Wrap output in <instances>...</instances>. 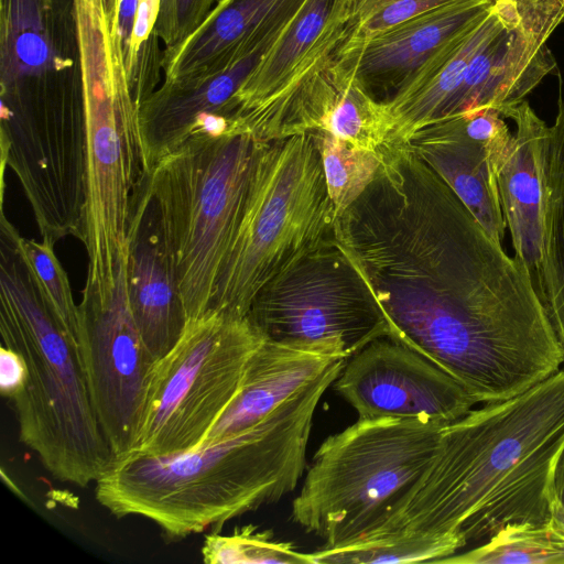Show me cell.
I'll return each mask as SVG.
<instances>
[{
  "label": "cell",
  "instance_id": "6da1fadb",
  "mask_svg": "<svg viewBox=\"0 0 564 564\" xmlns=\"http://www.w3.org/2000/svg\"><path fill=\"white\" fill-rule=\"evenodd\" d=\"M334 230L378 301L388 337L478 402L521 391L557 354L530 274L408 143L380 153L375 178Z\"/></svg>",
  "mask_w": 564,
  "mask_h": 564
},
{
  "label": "cell",
  "instance_id": "7a4b0ae2",
  "mask_svg": "<svg viewBox=\"0 0 564 564\" xmlns=\"http://www.w3.org/2000/svg\"><path fill=\"white\" fill-rule=\"evenodd\" d=\"M563 449L564 368L445 425L401 508L369 536L423 532L449 538L463 552L507 527L549 523L552 475Z\"/></svg>",
  "mask_w": 564,
  "mask_h": 564
},
{
  "label": "cell",
  "instance_id": "3957f363",
  "mask_svg": "<svg viewBox=\"0 0 564 564\" xmlns=\"http://www.w3.org/2000/svg\"><path fill=\"white\" fill-rule=\"evenodd\" d=\"M345 360L251 427L173 454L133 452L96 481V499L117 518L142 517L173 539L221 528L279 501L297 486L315 410Z\"/></svg>",
  "mask_w": 564,
  "mask_h": 564
},
{
  "label": "cell",
  "instance_id": "277c9868",
  "mask_svg": "<svg viewBox=\"0 0 564 564\" xmlns=\"http://www.w3.org/2000/svg\"><path fill=\"white\" fill-rule=\"evenodd\" d=\"M19 230L0 220V334L26 368L10 400L20 441L56 479L86 487L115 456L93 409L77 345L41 299L20 250Z\"/></svg>",
  "mask_w": 564,
  "mask_h": 564
},
{
  "label": "cell",
  "instance_id": "5b68a950",
  "mask_svg": "<svg viewBox=\"0 0 564 564\" xmlns=\"http://www.w3.org/2000/svg\"><path fill=\"white\" fill-rule=\"evenodd\" d=\"M445 425L358 419L317 448L291 516L336 546L369 536L401 508L431 463Z\"/></svg>",
  "mask_w": 564,
  "mask_h": 564
},
{
  "label": "cell",
  "instance_id": "8992f818",
  "mask_svg": "<svg viewBox=\"0 0 564 564\" xmlns=\"http://www.w3.org/2000/svg\"><path fill=\"white\" fill-rule=\"evenodd\" d=\"M335 221L315 132L258 143L240 224L210 308L247 316L268 281L335 237Z\"/></svg>",
  "mask_w": 564,
  "mask_h": 564
},
{
  "label": "cell",
  "instance_id": "52a82bcc",
  "mask_svg": "<svg viewBox=\"0 0 564 564\" xmlns=\"http://www.w3.org/2000/svg\"><path fill=\"white\" fill-rule=\"evenodd\" d=\"M258 142L196 131L148 172L188 318L212 306L242 216Z\"/></svg>",
  "mask_w": 564,
  "mask_h": 564
},
{
  "label": "cell",
  "instance_id": "ba28073f",
  "mask_svg": "<svg viewBox=\"0 0 564 564\" xmlns=\"http://www.w3.org/2000/svg\"><path fill=\"white\" fill-rule=\"evenodd\" d=\"M263 340L248 316L209 308L188 318L175 346L154 364L134 452L164 455L198 446L235 399Z\"/></svg>",
  "mask_w": 564,
  "mask_h": 564
},
{
  "label": "cell",
  "instance_id": "9c48e42d",
  "mask_svg": "<svg viewBox=\"0 0 564 564\" xmlns=\"http://www.w3.org/2000/svg\"><path fill=\"white\" fill-rule=\"evenodd\" d=\"M247 316L267 340L335 358L389 336L378 301L335 237L268 281Z\"/></svg>",
  "mask_w": 564,
  "mask_h": 564
},
{
  "label": "cell",
  "instance_id": "30bf717a",
  "mask_svg": "<svg viewBox=\"0 0 564 564\" xmlns=\"http://www.w3.org/2000/svg\"><path fill=\"white\" fill-rule=\"evenodd\" d=\"M127 254L110 296H82L78 354L101 432L115 460L135 451L155 364L133 319Z\"/></svg>",
  "mask_w": 564,
  "mask_h": 564
},
{
  "label": "cell",
  "instance_id": "8fae6325",
  "mask_svg": "<svg viewBox=\"0 0 564 564\" xmlns=\"http://www.w3.org/2000/svg\"><path fill=\"white\" fill-rule=\"evenodd\" d=\"M358 419L451 424L477 401L452 376L408 346L381 337L349 357L334 381Z\"/></svg>",
  "mask_w": 564,
  "mask_h": 564
},
{
  "label": "cell",
  "instance_id": "7c38bea8",
  "mask_svg": "<svg viewBox=\"0 0 564 564\" xmlns=\"http://www.w3.org/2000/svg\"><path fill=\"white\" fill-rule=\"evenodd\" d=\"M297 11L280 13L221 68L189 79L164 80L140 102L147 171L182 147L208 117L219 115L229 120L235 95Z\"/></svg>",
  "mask_w": 564,
  "mask_h": 564
},
{
  "label": "cell",
  "instance_id": "4fadbf2b",
  "mask_svg": "<svg viewBox=\"0 0 564 564\" xmlns=\"http://www.w3.org/2000/svg\"><path fill=\"white\" fill-rule=\"evenodd\" d=\"M127 234L130 310L145 347L159 360L175 346L188 317L147 171L132 196Z\"/></svg>",
  "mask_w": 564,
  "mask_h": 564
},
{
  "label": "cell",
  "instance_id": "5bb4252c",
  "mask_svg": "<svg viewBox=\"0 0 564 564\" xmlns=\"http://www.w3.org/2000/svg\"><path fill=\"white\" fill-rule=\"evenodd\" d=\"M495 0H455L361 43L339 45L338 58L378 100H391L435 54L486 17Z\"/></svg>",
  "mask_w": 564,
  "mask_h": 564
},
{
  "label": "cell",
  "instance_id": "9a60e30c",
  "mask_svg": "<svg viewBox=\"0 0 564 564\" xmlns=\"http://www.w3.org/2000/svg\"><path fill=\"white\" fill-rule=\"evenodd\" d=\"M507 118L514 121L516 132L494 161L500 204L512 239L513 258L530 274L543 299V158L550 127L527 100Z\"/></svg>",
  "mask_w": 564,
  "mask_h": 564
},
{
  "label": "cell",
  "instance_id": "2e32d148",
  "mask_svg": "<svg viewBox=\"0 0 564 564\" xmlns=\"http://www.w3.org/2000/svg\"><path fill=\"white\" fill-rule=\"evenodd\" d=\"M349 21L346 0H305L235 95L230 127L272 101L336 51L346 36Z\"/></svg>",
  "mask_w": 564,
  "mask_h": 564
},
{
  "label": "cell",
  "instance_id": "e0dca14e",
  "mask_svg": "<svg viewBox=\"0 0 564 564\" xmlns=\"http://www.w3.org/2000/svg\"><path fill=\"white\" fill-rule=\"evenodd\" d=\"M521 0H495L490 12L427 61L387 104L393 145L442 119L476 54L517 14Z\"/></svg>",
  "mask_w": 564,
  "mask_h": 564
},
{
  "label": "cell",
  "instance_id": "ac0fdd59",
  "mask_svg": "<svg viewBox=\"0 0 564 564\" xmlns=\"http://www.w3.org/2000/svg\"><path fill=\"white\" fill-rule=\"evenodd\" d=\"M489 143L468 130L466 113L431 123L408 144L453 188L485 230L499 243L506 231Z\"/></svg>",
  "mask_w": 564,
  "mask_h": 564
},
{
  "label": "cell",
  "instance_id": "d6986e66",
  "mask_svg": "<svg viewBox=\"0 0 564 564\" xmlns=\"http://www.w3.org/2000/svg\"><path fill=\"white\" fill-rule=\"evenodd\" d=\"M338 359L344 358L264 339L249 358L235 399L203 442L220 440L257 424Z\"/></svg>",
  "mask_w": 564,
  "mask_h": 564
},
{
  "label": "cell",
  "instance_id": "ffe728a7",
  "mask_svg": "<svg viewBox=\"0 0 564 564\" xmlns=\"http://www.w3.org/2000/svg\"><path fill=\"white\" fill-rule=\"evenodd\" d=\"M302 1L217 0L189 37L164 51V80L189 79L221 68L278 14Z\"/></svg>",
  "mask_w": 564,
  "mask_h": 564
},
{
  "label": "cell",
  "instance_id": "44dd1931",
  "mask_svg": "<svg viewBox=\"0 0 564 564\" xmlns=\"http://www.w3.org/2000/svg\"><path fill=\"white\" fill-rule=\"evenodd\" d=\"M543 216L545 288L542 300L564 352V98L562 97L544 148Z\"/></svg>",
  "mask_w": 564,
  "mask_h": 564
},
{
  "label": "cell",
  "instance_id": "7402d4cb",
  "mask_svg": "<svg viewBox=\"0 0 564 564\" xmlns=\"http://www.w3.org/2000/svg\"><path fill=\"white\" fill-rule=\"evenodd\" d=\"M44 0H0L1 95L55 67Z\"/></svg>",
  "mask_w": 564,
  "mask_h": 564
},
{
  "label": "cell",
  "instance_id": "603a6c76",
  "mask_svg": "<svg viewBox=\"0 0 564 564\" xmlns=\"http://www.w3.org/2000/svg\"><path fill=\"white\" fill-rule=\"evenodd\" d=\"M460 552L446 536L423 532H392L310 553L313 564L441 563Z\"/></svg>",
  "mask_w": 564,
  "mask_h": 564
},
{
  "label": "cell",
  "instance_id": "cb8c5ba5",
  "mask_svg": "<svg viewBox=\"0 0 564 564\" xmlns=\"http://www.w3.org/2000/svg\"><path fill=\"white\" fill-rule=\"evenodd\" d=\"M453 564H564V534L551 522L507 527L486 543L452 555Z\"/></svg>",
  "mask_w": 564,
  "mask_h": 564
},
{
  "label": "cell",
  "instance_id": "d4e9b609",
  "mask_svg": "<svg viewBox=\"0 0 564 564\" xmlns=\"http://www.w3.org/2000/svg\"><path fill=\"white\" fill-rule=\"evenodd\" d=\"M52 241L20 238V250L35 288L46 307L78 345L79 305L75 302L68 275L54 251Z\"/></svg>",
  "mask_w": 564,
  "mask_h": 564
},
{
  "label": "cell",
  "instance_id": "484cf974",
  "mask_svg": "<svg viewBox=\"0 0 564 564\" xmlns=\"http://www.w3.org/2000/svg\"><path fill=\"white\" fill-rule=\"evenodd\" d=\"M321 149L328 194L336 218L351 205L375 178L380 156L355 148L325 132L314 131Z\"/></svg>",
  "mask_w": 564,
  "mask_h": 564
},
{
  "label": "cell",
  "instance_id": "4316f807",
  "mask_svg": "<svg viewBox=\"0 0 564 564\" xmlns=\"http://www.w3.org/2000/svg\"><path fill=\"white\" fill-rule=\"evenodd\" d=\"M202 554L209 564H313L310 553L299 552L293 543L276 540L271 530H259L253 524L237 528L228 535L210 533Z\"/></svg>",
  "mask_w": 564,
  "mask_h": 564
},
{
  "label": "cell",
  "instance_id": "83f0119b",
  "mask_svg": "<svg viewBox=\"0 0 564 564\" xmlns=\"http://www.w3.org/2000/svg\"><path fill=\"white\" fill-rule=\"evenodd\" d=\"M455 0H365L340 45L361 43L397 24Z\"/></svg>",
  "mask_w": 564,
  "mask_h": 564
},
{
  "label": "cell",
  "instance_id": "f1b7e54d",
  "mask_svg": "<svg viewBox=\"0 0 564 564\" xmlns=\"http://www.w3.org/2000/svg\"><path fill=\"white\" fill-rule=\"evenodd\" d=\"M217 0H160L155 36L172 50L189 37L204 22Z\"/></svg>",
  "mask_w": 564,
  "mask_h": 564
},
{
  "label": "cell",
  "instance_id": "f546056e",
  "mask_svg": "<svg viewBox=\"0 0 564 564\" xmlns=\"http://www.w3.org/2000/svg\"><path fill=\"white\" fill-rule=\"evenodd\" d=\"M160 0H139L135 21L132 31L127 69L132 83L135 96L139 85V67L141 54L148 44L158 20ZM138 99V97H137Z\"/></svg>",
  "mask_w": 564,
  "mask_h": 564
},
{
  "label": "cell",
  "instance_id": "4dcf8cb0",
  "mask_svg": "<svg viewBox=\"0 0 564 564\" xmlns=\"http://www.w3.org/2000/svg\"><path fill=\"white\" fill-rule=\"evenodd\" d=\"M26 378V368L22 357L14 350L0 348V390L11 400L22 388Z\"/></svg>",
  "mask_w": 564,
  "mask_h": 564
},
{
  "label": "cell",
  "instance_id": "1f68e13d",
  "mask_svg": "<svg viewBox=\"0 0 564 564\" xmlns=\"http://www.w3.org/2000/svg\"><path fill=\"white\" fill-rule=\"evenodd\" d=\"M550 513L552 525L564 534V449L555 464L552 475Z\"/></svg>",
  "mask_w": 564,
  "mask_h": 564
},
{
  "label": "cell",
  "instance_id": "d6a6232c",
  "mask_svg": "<svg viewBox=\"0 0 564 564\" xmlns=\"http://www.w3.org/2000/svg\"><path fill=\"white\" fill-rule=\"evenodd\" d=\"M139 0H119L116 15V24L121 41L126 65L129 58V51L135 21Z\"/></svg>",
  "mask_w": 564,
  "mask_h": 564
},
{
  "label": "cell",
  "instance_id": "836d02e7",
  "mask_svg": "<svg viewBox=\"0 0 564 564\" xmlns=\"http://www.w3.org/2000/svg\"><path fill=\"white\" fill-rule=\"evenodd\" d=\"M346 1L348 4V8H349L350 20H351L365 0H346Z\"/></svg>",
  "mask_w": 564,
  "mask_h": 564
},
{
  "label": "cell",
  "instance_id": "e575fe53",
  "mask_svg": "<svg viewBox=\"0 0 564 564\" xmlns=\"http://www.w3.org/2000/svg\"><path fill=\"white\" fill-rule=\"evenodd\" d=\"M109 15L116 19L119 0H105Z\"/></svg>",
  "mask_w": 564,
  "mask_h": 564
}]
</instances>
